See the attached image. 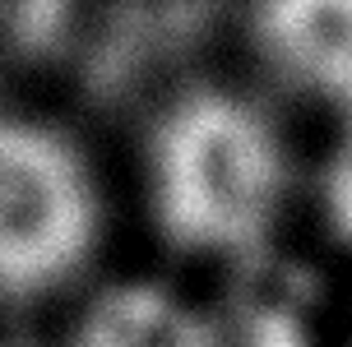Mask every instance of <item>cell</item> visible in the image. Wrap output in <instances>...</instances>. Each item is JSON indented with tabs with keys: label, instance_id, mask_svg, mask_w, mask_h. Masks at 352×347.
Returning <instances> with one entry per match:
<instances>
[{
	"label": "cell",
	"instance_id": "cell-6",
	"mask_svg": "<svg viewBox=\"0 0 352 347\" xmlns=\"http://www.w3.org/2000/svg\"><path fill=\"white\" fill-rule=\"evenodd\" d=\"M320 218L329 236L352 250V111L320 167Z\"/></svg>",
	"mask_w": 352,
	"mask_h": 347
},
{
	"label": "cell",
	"instance_id": "cell-4",
	"mask_svg": "<svg viewBox=\"0 0 352 347\" xmlns=\"http://www.w3.org/2000/svg\"><path fill=\"white\" fill-rule=\"evenodd\" d=\"M74 347H218V329L162 287H111L79 320Z\"/></svg>",
	"mask_w": 352,
	"mask_h": 347
},
{
	"label": "cell",
	"instance_id": "cell-3",
	"mask_svg": "<svg viewBox=\"0 0 352 347\" xmlns=\"http://www.w3.org/2000/svg\"><path fill=\"white\" fill-rule=\"evenodd\" d=\"M250 42L287 88L352 111V0H255Z\"/></svg>",
	"mask_w": 352,
	"mask_h": 347
},
{
	"label": "cell",
	"instance_id": "cell-1",
	"mask_svg": "<svg viewBox=\"0 0 352 347\" xmlns=\"http://www.w3.org/2000/svg\"><path fill=\"white\" fill-rule=\"evenodd\" d=\"M292 190L278 125L232 88H190L148 144V204L186 255H246L274 232Z\"/></svg>",
	"mask_w": 352,
	"mask_h": 347
},
{
	"label": "cell",
	"instance_id": "cell-2",
	"mask_svg": "<svg viewBox=\"0 0 352 347\" xmlns=\"http://www.w3.org/2000/svg\"><path fill=\"white\" fill-rule=\"evenodd\" d=\"M102 199L84 153L52 125L0 111V292H47L98 245Z\"/></svg>",
	"mask_w": 352,
	"mask_h": 347
},
{
	"label": "cell",
	"instance_id": "cell-7",
	"mask_svg": "<svg viewBox=\"0 0 352 347\" xmlns=\"http://www.w3.org/2000/svg\"><path fill=\"white\" fill-rule=\"evenodd\" d=\"M269 338H274V343H264V333H260L250 347H306V343H297V333H278L274 324H269Z\"/></svg>",
	"mask_w": 352,
	"mask_h": 347
},
{
	"label": "cell",
	"instance_id": "cell-5",
	"mask_svg": "<svg viewBox=\"0 0 352 347\" xmlns=\"http://www.w3.org/2000/svg\"><path fill=\"white\" fill-rule=\"evenodd\" d=\"M74 5L79 0H0V79L47 60L70 33Z\"/></svg>",
	"mask_w": 352,
	"mask_h": 347
}]
</instances>
